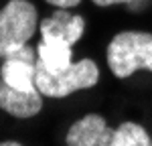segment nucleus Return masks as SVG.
Segmentation results:
<instances>
[{
	"label": "nucleus",
	"mask_w": 152,
	"mask_h": 146,
	"mask_svg": "<svg viewBox=\"0 0 152 146\" xmlns=\"http://www.w3.org/2000/svg\"><path fill=\"white\" fill-rule=\"evenodd\" d=\"M107 65L120 79L130 77L138 69L152 71V33H118L107 45Z\"/></svg>",
	"instance_id": "obj_1"
},
{
	"label": "nucleus",
	"mask_w": 152,
	"mask_h": 146,
	"mask_svg": "<svg viewBox=\"0 0 152 146\" xmlns=\"http://www.w3.org/2000/svg\"><path fill=\"white\" fill-rule=\"evenodd\" d=\"M97 79H99V69L91 59L71 63L67 69H61V71H49L41 61H37L35 85L43 96L65 97L73 91L94 87Z\"/></svg>",
	"instance_id": "obj_2"
},
{
	"label": "nucleus",
	"mask_w": 152,
	"mask_h": 146,
	"mask_svg": "<svg viewBox=\"0 0 152 146\" xmlns=\"http://www.w3.org/2000/svg\"><path fill=\"white\" fill-rule=\"evenodd\" d=\"M37 8L28 0H10L0 10V59L24 47L37 33Z\"/></svg>",
	"instance_id": "obj_3"
},
{
	"label": "nucleus",
	"mask_w": 152,
	"mask_h": 146,
	"mask_svg": "<svg viewBox=\"0 0 152 146\" xmlns=\"http://www.w3.org/2000/svg\"><path fill=\"white\" fill-rule=\"evenodd\" d=\"M2 79L10 87L23 89V91H35V73H37V61L35 51L31 47H20L16 51L8 53L2 63Z\"/></svg>",
	"instance_id": "obj_4"
},
{
	"label": "nucleus",
	"mask_w": 152,
	"mask_h": 146,
	"mask_svg": "<svg viewBox=\"0 0 152 146\" xmlns=\"http://www.w3.org/2000/svg\"><path fill=\"white\" fill-rule=\"evenodd\" d=\"M85 31V20L79 14H71L69 8H59L45 20H41V39L53 43L73 45L81 39Z\"/></svg>",
	"instance_id": "obj_5"
},
{
	"label": "nucleus",
	"mask_w": 152,
	"mask_h": 146,
	"mask_svg": "<svg viewBox=\"0 0 152 146\" xmlns=\"http://www.w3.org/2000/svg\"><path fill=\"white\" fill-rule=\"evenodd\" d=\"M112 134L104 116L87 114L69 128L65 140L69 146H112Z\"/></svg>",
	"instance_id": "obj_6"
},
{
	"label": "nucleus",
	"mask_w": 152,
	"mask_h": 146,
	"mask_svg": "<svg viewBox=\"0 0 152 146\" xmlns=\"http://www.w3.org/2000/svg\"><path fill=\"white\" fill-rule=\"evenodd\" d=\"M43 93L35 91H23L10 87L4 79H0V108L6 114H10L14 118H33L37 116L43 108Z\"/></svg>",
	"instance_id": "obj_7"
},
{
	"label": "nucleus",
	"mask_w": 152,
	"mask_h": 146,
	"mask_svg": "<svg viewBox=\"0 0 152 146\" xmlns=\"http://www.w3.org/2000/svg\"><path fill=\"white\" fill-rule=\"evenodd\" d=\"M37 57L49 71H61L73 63L71 61L73 51H71V45H67V43H53V41L41 39V43L37 47Z\"/></svg>",
	"instance_id": "obj_8"
},
{
	"label": "nucleus",
	"mask_w": 152,
	"mask_h": 146,
	"mask_svg": "<svg viewBox=\"0 0 152 146\" xmlns=\"http://www.w3.org/2000/svg\"><path fill=\"white\" fill-rule=\"evenodd\" d=\"M150 134L136 122L120 124L112 134V146H150Z\"/></svg>",
	"instance_id": "obj_9"
},
{
	"label": "nucleus",
	"mask_w": 152,
	"mask_h": 146,
	"mask_svg": "<svg viewBox=\"0 0 152 146\" xmlns=\"http://www.w3.org/2000/svg\"><path fill=\"white\" fill-rule=\"evenodd\" d=\"M49 4H53V6H57V8H73V6H77L81 0H47Z\"/></svg>",
	"instance_id": "obj_10"
},
{
	"label": "nucleus",
	"mask_w": 152,
	"mask_h": 146,
	"mask_svg": "<svg viewBox=\"0 0 152 146\" xmlns=\"http://www.w3.org/2000/svg\"><path fill=\"white\" fill-rule=\"evenodd\" d=\"M97 6H112V4H128L132 0H91Z\"/></svg>",
	"instance_id": "obj_11"
},
{
	"label": "nucleus",
	"mask_w": 152,
	"mask_h": 146,
	"mask_svg": "<svg viewBox=\"0 0 152 146\" xmlns=\"http://www.w3.org/2000/svg\"><path fill=\"white\" fill-rule=\"evenodd\" d=\"M0 146H20V142H16V140H6V142H0Z\"/></svg>",
	"instance_id": "obj_12"
}]
</instances>
